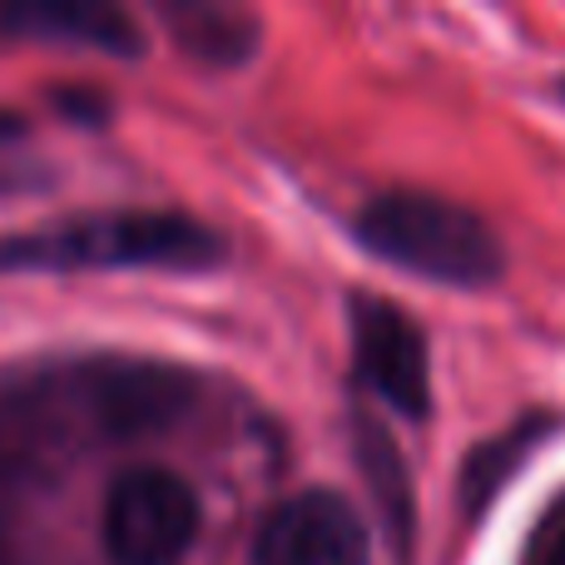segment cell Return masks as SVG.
<instances>
[{
  "mask_svg": "<svg viewBox=\"0 0 565 565\" xmlns=\"http://www.w3.org/2000/svg\"><path fill=\"white\" fill-rule=\"evenodd\" d=\"M0 40L75 45L115 60L145 55V35L119 6L105 0H0Z\"/></svg>",
  "mask_w": 565,
  "mask_h": 565,
  "instance_id": "52a82bcc",
  "label": "cell"
},
{
  "mask_svg": "<svg viewBox=\"0 0 565 565\" xmlns=\"http://www.w3.org/2000/svg\"><path fill=\"white\" fill-rule=\"evenodd\" d=\"M352 362L367 392H377L402 417H427L431 407V358L422 328L387 298H352Z\"/></svg>",
  "mask_w": 565,
  "mask_h": 565,
  "instance_id": "5b68a950",
  "label": "cell"
},
{
  "mask_svg": "<svg viewBox=\"0 0 565 565\" xmlns=\"http://www.w3.org/2000/svg\"><path fill=\"white\" fill-rule=\"evenodd\" d=\"M526 565H565V531H551V536L531 551Z\"/></svg>",
  "mask_w": 565,
  "mask_h": 565,
  "instance_id": "8fae6325",
  "label": "cell"
},
{
  "mask_svg": "<svg viewBox=\"0 0 565 565\" xmlns=\"http://www.w3.org/2000/svg\"><path fill=\"white\" fill-rule=\"evenodd\" d=\"M199 536V497L164 467H135L109 487L105 551L115 565H179Z\"/></svg>",
  "mask_w": 565,
  "mask_h": 565,
  "instance_id": "277c9868",
  "label": "cell"
},
{
  "mask_svg": "<svg viewBox=\"0 0 565 565\" xmlns=\"http://www.w3.org/2000/svg\"><path fill=\"white\" fill-rule=\"evenodd\" d=\"M184 402V377L154 362H89L65 377L0 382V477L55 467L79 441V427L95 437H129L169 422Z\"/></svg>",
  "mask_w": 565,
  "mask_h": 565,
  "instance_id": "6da1fadb",
  "label": "cell"
},
{
  "mask_svg": "<svg viewBox=\"0 0 565 565\" xmlns=\"http://www.w3.org/2000/svg\"><path fill=\"white\" fill-rule=\"evenodd\" d=\"M367 521L338 491H302L268 511L254 565H367Z\"/></svg>",
  "mask_w": 565,
  "mask_h": 565,
  "instance_id": "8992f818",
  "label": "cell"
},
{
  "mask_svg": "<svg viewBox=\"0 0 565 565\" xmlns=\"http://www.w3.org/2000/svg\"><path fill=\"white\" fill-rule=\"evenodd\" d=\"M358 461L372 477V491H377L382 511H387V531H392V541H397V551H412L417 507H412V481H407V467H402L397 447H392L377 427H367V431L358 427Z\"/></svg>",
  "mask_w": 565,
  "mask_h": 565,
  "instance_id": "9c48e42d",
  "label": "cell"
},
{
  "mask_svg": "<svg viewBox=\"0 0 565 565\" xmlns=\"http://www.w3.org/2000/svg\"><path fill=\"white\" fill-rule=\"evenodd\" d=\"M224 258L214 228L184 214H89L0 238V274H85V268H209Z\"/></svg>",
  "mask_w": 565,
  "mask_h": 565,
  "instance_id": "7a4b0ae2",
  "label": "cell"
},
{
  "mask_svg": "<svg viewBox=\"0 0 565 565\" xmlns=\"http://www.w3.org/2000/svg\"><path fill=\"white\" fill-rule=\"evenodd\" d=\"M164 15H169L174 40L194 60H204V65H238L258 45V15L244 6L199 0V6H169Z\"/></svg>",
  "mask_w": 565,
  "mask_h": 565,
  "instance_id": "ba28073f",
  "label": "cell"
},
{
  "mask_svg": "<svg viewBox=\"0 0 565 565\" xmlns=\"http://www.w3.org/2000/svg\"><path fill=\"white\" fill-rule=\"evenodd\" d=\"M531 447H536V427H516V431H507V437L487 441V447L467 461V481H461V491H467V511L487 507V501L507 487L511 467H516Z\"/></svg>",
  "mask_w": 565,
  "mask_h": 565,
  "instance_id": "30bf717a",
  "label": "cell"
},
{
  "mask_svg": "<svg viewBox=\"0 0 565 565\" xmlns=\"http://www.w3.org/2000/svg\"><path fill=\"white\" fill-rule=\"evenodd\" d=\"M358 244L382 264L407 268L427 282H451V288L497 282L507 264L501 238L491 234L487 218L417 189H392L372 199L358 214Z\"/></svg>",
  "mask_w": 565,
  "mask_h": 565,
  "instance_id": "3957f363",
  "label": "cell"
}]
</instances>
